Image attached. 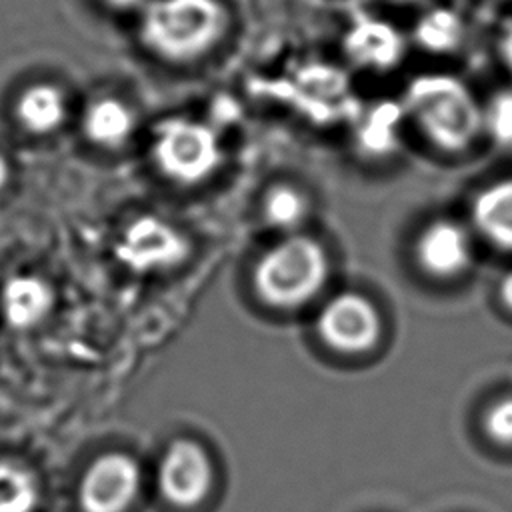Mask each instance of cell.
<instances>
[{"label":"cell","mask_w":512,"mask_h":512,"mask_svg":"<svg viewBox=\"0 0 512 512\" xmlns=\"http://www.w3.org/2000/svg\"><path fill=\"white\" fill-rule=\"evenodd\" d=\"M404 106L424 134L448 152L464 150L484 124L472 92L450 74L416 76L406 88Z\"/></svg>","instance_id":"obj_1"},{"label":"cell","mask_w":512,"mask_h":512,"mask_svg":"<svg viewBox=\"0 0 512 512\" xmlns=\"http://www.w3.org/2000/svg\"><path fill=\"white\" fill-rule=\"evenodd\" d=\"M226 12L218 0H152L140 20L144 44L170 60L208 50L224 32Z\"/></svg>","instance_id":"obj_2"},{"label":"cell","mask_w":512,"mask_h":512,"mask_svg":"<svg viewBox=\"0 0 512 512\" xmlns=\"http://www.w3.org/2000/svg\"><path fill=\"white\" fill-rule=\"evenodd\" d=\"M326 280V254L308 236H292L268 250L254 270L258 296L278 308L312 298Z\"/></svg>","instance_id":"obj_3"},{"label":"cell","mask_w":512,"mask_h":512,"mask_svg":"<svg viewBox=\"0 0 512 512\" xmlns=\"http://www.w3.org/2000/svg\"><path fill=\"white\" fill-rule=\"evenodd\" d=\"M152 154L168 178L184 184L206 178L222 160L214 130L182 116L166 118L156 126Z\"/></svg>","instance_id":"obj_4"},{"label":"cell","mask_w":512,"mask_h":512,"mask_svg":"<svg viewBox=\"0 0 512 512\" xmlns=\"http://www.w3.org/2000/svg\"><path fill=\"white\" fill-rule=\"evenodd\" d=\"M142 486L138 462L124 452L98 456L84 472L78 488L84 512H126Z\"/></svg>","instance_id":"obj_5"},{"label":"cell","mask_w":512,"mask_h":512,"mask_svg":"<svg viewBox=\"0 0 512 512\" xmlns=\"http://www.w3.org/2000/svg\"><path fill=\"white\" fill-rule=\"evenodd\" d=\"M212 486V462L194 440H174L158 466L160 494L178 508L200 504Z\"/></svg>","instance_id":"obj_6"},{"label":"cell","mask_w":512,"mask_h":512,"mask_svg":"<svg viewBox=\"0 0 512 512\" xmlns=\"http://www.w3.org/2000/svg\"><path fill=\"white\" fill-rule=\"evenodd\" d=\"M188 254L186 238L156 216H140L130 222L116 244L118 260L134 272L168 268Z\"/></svg>","instance_id":"obj_7"},{"label":"cell","mask_w":512,"mask_h":512,"mask_svg":"<svg viewBox=\"0 0 512 512\" xmlns=\"http://www.w3.org/2000/svg\"><path fill=\"white\" fill-rule=\"evenodd\" d=\"M322 340L340 352L368 350L380 334L376 308L360 294H340L332 298L318 316Z\"/></svg>","instance_id":"obj_8"},{"label":"cell","mask_w":512,"mask_h":512,"mask_svg":"<svg viewBox=\"0 0 512 512\" xmlns=\"http://www.w3.org/2000/svg\"><path fill=\"white\" fill-rule=\"evenodd\" d=\"M342 46L352 64L372 70H390L404 54L402 34L378 18H358L346 32Z\"/></svg>","instance_id":"obj_9"},{"label":"cell","mask_w":512,"mask_h":512,"mask_svg":"<svg viewBox=\"0 0 512 512\" xmlns=\"http://www.w3.org/2000/svg\"><path fill=\"white\" fill-rule=\"evenodd\" d=\"M420 266L436 276H454L470 262V240L464 228L450 220L426 226L416 244Z\"/></svg>","instance_id":"obj_10"},{"label":"cell","mask_w":512,"mask_h":512,"mask_svg":"<svg viewBox=\"0 0 512 512\" xmlns=\"http://www.w3.org/2000/svg\"><path fill=\"white\" fill-rule=\"evenodd\" d=\"M0 306L4 318L12 326L30 328L48 314L52 306V290L38 276H12L0 292Z\"/></svg>","instance_id":"obj_11"},{"label":"cell","mask_w":512,"mask_h":512,"mask_svg":"<svg viewBox=\"0 0 512 512\" xmlns=\"http://www.w3.org/2000/svg\"><path fill=\"white\" fill-rule=\"evenodd\" d=\"M472 218L492 244L512 250V178L480 190L472 202Z\"/></svg>","instance_id":"obj_12"},{"label":"cell","mask_w":512,"mask_h":512,"mask_svg":"<svg viewBox=\"0 0 512 512\" xmlns=\"http://www.w3.org/2000/svg\"><path fill=\"white\" fill-rule=\"evenodd\" d=\"M134 128L132 110L116 98L94 100L84 114L86 136L102 146L122 144Z\"/></svg>","instance_id":"obj_13"},{"label":"cell","mask_w":512,"mask_h":512,"mask_svg":"<svg viewBox=\"0 0 512 512\" xmlns=\"http://www.w3.org/2000/svg\"><path fill=\"white\" fill-rule=\"evenodd\" d=\"M18 118L30 132H50L64 118V96L50 84H36L22 92Z\"/></svg>","instance_id":"obj_14"},{"label":"cell","mask_w":512,"mask_h":512,"mask_svg":"<svg viewBox=\"0 0 512 512\" xmlns=\"http://www.w3.org/2000/svg\"><path fill=\"white\" fill-rule=\"evenodd\" d=\"M462 32V20L454 10L434 8L418 20L414 38L428 52H450L460 44Z\"/></svg>","instance_id":"obj_15"},{"label":"cell","mask_w":512,"mask_h":512,"mask_svg":"<svg viewBox=\"0 0 512 512\" xmlns=\"http://www.w3.org/2000/svg\"><path fill=\"white\" fill-rule=\"evenodd\" d=\"M36 502L34 474L16 462L0 460V512H32Z\"/></svg>","instance_id":"obj_16"},{"label":"cell","mask_w":512,"mask_h":512,"mask_svg":"<svg viewBox=\"0 0 512 512\" xmlns=\"http://www.w3.org/2000/svg\"><path fill=\"white\" fill-rule=\"evenodd\" d=\"M298 86L302 88V92L308 96L314 116L318 120H324L320 108L314 104V98H336L342 96L348 88V80L344 76V72L328 66V64H308L306 68H302L298 72L296 78Z\"/></svg>","instance_id":"obj_17"},{"label":"cell","mask_w":512,"mask_h":512,"mask_svg":"<svg viewBox=\"0 0 512 512\" xmlns=\"http://www.w3.org/2000/svg\"><path fill=\"white\" fill-rule=\"evenodd\" d=\"M304 212L306 200L296 188L288 184H278L266 192L264 216L272 226L292 228L304 218Z\"/></svg>","instance_id":"obj_18"},{"label":"cell","mask_w":512,"mask_h":512,"mask_svg":"<svg viewBox=\"0 0 512 512\" xmlns=\"http://www.w3.org/2000/svg\"><path fill=\"white\" fill-rule=\"evenodd\" d=\"M484 126L498 144H512V90H502L492 96L484 114Z\"/></svg>","instance_id":"obj_19"},{"label":"cell","mask_w":512,"mask_h":512,"mask_svg":"<svg viewBox=\"0 0 512 512\" xmlns=\"http://www.w3.org/2000/svg\"><path fill=\"white\" fill-rule=\"evenodd\" d=\"M396 118L398 112L390 104L380 106L362 128V146L370 152H386L392 146Z\"/></svg>","instance_id":"obj_20"},{"label":"cell","mask_w":512,"mask_h":512,"mask_svg":"<svg viewBox=\"0 0 512 512\" xmlns=\"http://www.w3.org/2000/svg\"><path fill=\"white\" fill-rule=\"evenodd\" d=\"M484 428L492 440L500 444H512V396L500 398L488 408L484 416Z\"/></svg>","instance_id":"obj_21"},{"label":"cell","mask_w":512,"mask_h":512,"mask_svg":"<svg viewBox=\"0 0 512 512\" xmlns=\"http://www.w3.org/2000/svg\"><path fill=\"white\" fill-rule=\"evenodd\" d=\"M500 54H502L504 62L508 64V68L512 70V22L508 24V28H506L504 34H502V40H500Z\"/></svg>","instance_id":"obj_22"},{"label":"cell","mask_w":512,"mask_h":512,"mask_svg":"<svg viewBox=\"0 0 512 512\" xmlns=\"http://www.w3.org/2000/svg\"><path fill=\"white\" fill-rule=\"evenodd\" d=\"M500 296H502V302L512 310V272L502 280Z\"/></svg>","instance_id":"obj_23"},{"label":"cell","mask_w":512,"mask_h":512,"mask_svg":"<svg viewBox=\"0 0 512 512\" xmlns=\"http://www.w3.org/2000/svg\"><path fill=\"white\" fill-rule=\"evenodd\" d=\"M6 178H8V164H6L4 156L0 154V188L6 184Z\"/></svg>","instance_id":"obj_24"},{"label":"cell","mask_w":512,"mask_h":512,"mask_svg":"<svg viewBox=\"0 0 512 512\" xmlns=\"http://www.w3.org/2000/svg\"><path fill=\"white\" fill-rule=\"evenodd\" d=\"M108 4H112V6H118V8H128V6H134V4H138L140 0H106Z\"/></svg>","instance_id":"obj_25"},{"label":"cell","mask_w":512,"mask_h":512,"mask_svg":"<svg viewBox=\"0 0 512 512\" xmlns=\"http://www.w3.org/2000/svg\"><path fill=\"white\" fill-rule=\"evenodd\" d=\"M404 2H408V0H404Z\"/></svg>","instance_id":"obj_26"}]
</instances>
